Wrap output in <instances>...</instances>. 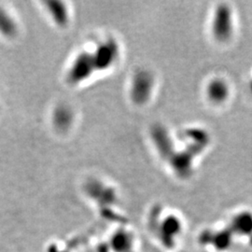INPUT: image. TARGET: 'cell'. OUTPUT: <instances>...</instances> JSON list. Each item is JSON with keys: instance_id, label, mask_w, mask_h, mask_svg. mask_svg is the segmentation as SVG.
I'll list each match as a JSON object with an SVG mask.
<instances>
[{"instance_id": "2", "label": "cell", "mask_w": 252, "mask_h": 252, "mask_svg": "<svg viewBox=\"0 0 252 252\" xmlns=\"http://www.w3.org/2000/svg\"><path fill=\"white\" fill-rule=\"evenodd\" d=\"M209 96L214 100V101H222L227 95V88H226L225 84L221 81H213L209 88Z\"/></svg>"}, {"instance_id": "1", "label": "cell", "mask_w": 252, "mask_h": 252, "mask_svg": "<svg viewBox=\"0 0 252 252\" xmlns=\"http://www.w3.org/2000/svg\"><path fill=\"white\" fill-rule=\"evenodd\" d=\"M219 18L215 19L214 24V32L216 33V36L220 38L224 39L226 36L230 34V23H229V13L226 9H222L219 13Z\"/></svg>"}]
</instances>
